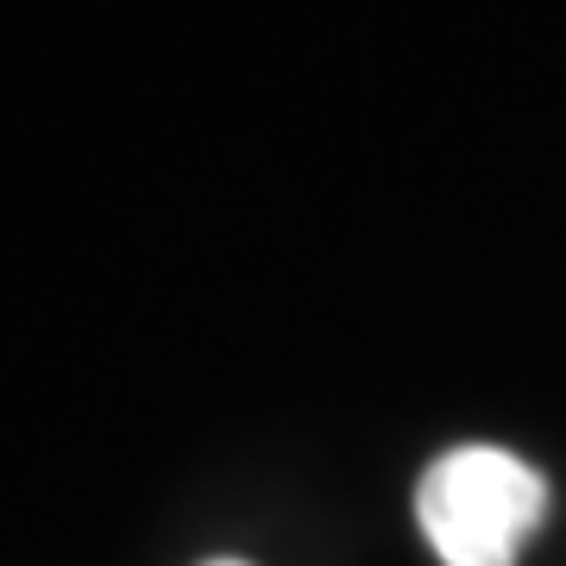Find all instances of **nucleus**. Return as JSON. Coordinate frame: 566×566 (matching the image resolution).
Segmentation results:
<instances>
[{
	"label": "nucleus",
	"mask_w": 566,
	"mask_h": 566,
	"mask_svg": "<svg viewBox=\"0 0 566 566\" xmlns=\"http://www.w3.org/2000/svg\"><path fill=\"white\" fill-rule=\"evenodd\" d=\"M208 566H245V560H208Z\"/></svg>",
	"instance_id": "f03ea898"
},
{
	"label": "nucleus",
	"mask_w": 566,
	"mask_h": 566,
	"mask_svg": "<svg viewBox=\"0 0 566 566\" xmlns=\"http://www.w3.org/2000/svg\"><path fill=\"white\" fill-rule=\"evenodd\" d=\"M542 516V472L504 447H453L416 485V523L441 566H516Z\"/></svg>",
	"instance_id": "f257e3e1"
}]
</instances>
